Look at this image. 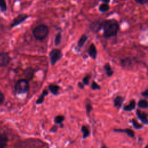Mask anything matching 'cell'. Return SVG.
<instances>
[{"instance_id":"cell-7","label":"cell","mask_w":148,"mask_h":148,"mask_svg":"<svg viewBox=\"0 0 148 148\" xmlns=\"http://www.w3.org/2000/svg\"><path fill=\"white\" fill-rule=\"evenodd\" d=\"M10 61V57L7 52H2L0 53V66H7Z\"/></svg>"},{"instance_id":"cell-26","label":"cell","mask_w":148,"mask_h":148,"mask_svg":"<svg viewBox=\"0 0 148 148\" xmlns=\"http://www.w3.org/2000/svg\"><path fill=\"white\" fill-rule=\"evenodd\" d=\"M0 10L2 12L7 10V4L5 0H0Z\"/></svg>"},{"instance_id":"cell-29","label":"cell","mask_w":148,"mask_h":148,"mask_svg":"<svg viewBox=\"0 0 148 148\" xmlns=\"http://www.w3.org/2000/svg\"><path fill=\"white\" fill-rule=\"evenodd\" d=\"M86 113L87 115L90 114V113L92 110V106L90 103H87L86 105Z\"/></svg>"},{"instance_id":"cell-16","label":"cell","mask_w":148,"mask_h":148,"mask_svg":"<svg viewBox=\"0 0 148 148\" xmlns=\"http://www.w3.org/2000/svg\"><path fill=\"white\" fill-rule=\"evenodd\" d=\"M48 88H49V90L50 91V92L54 95H58L59 90L60 88V86H58L57 84H49L48 86Z\"/></svg>"},{"instance_id":"cell-14","label":"cell","mask_w":148,"mask_h":148,"mask_svg":"<svg viewBox=\"0 0 148 148\" xmlns=\"http://www.w3.org/2000/svg\"><path fill=\"white\" fill-rule=\"evenodd\" d=\"M8 142V136L5 134H0V148H6Z\"/></svg>"},{"instance_id":"cell-9","label":"cell","mask_w":148,"mask_h":148,"mask_svg":"<svg viewBox=\"0 0 148 148\" xmlns=\"http://www.w3.org/2000/svg\"><path fill=\"white\" fill-rule=\"evenodd\" d=\"M97 53L98 52H97V50L95 44L94 43H91L88 50V56L93 60H95L97 57Z\"/></svg>"},{"instance_id":"cell-31","label":"cell","mask_w":148,"mask_h":148,"mask_svg":"<svg viewBox=\"0 0 148 148\" xmlns=\"http://www.w3.org/2000/svg\"><path fill=\"white\" fill-rule=\"evenodd\" d=\"M5 99V97L3 94L0 91V105L3 102Z\"/></svg>"},{"instance_id":"cell-19","label":"cell","mask_w":148,"mask_h":148,"mask_svg":"<svg viewBox=\"0 0 148 148\" xmlns=\"http://www.w3.org/2000/svg\"><path fill=\"white\" fill-rule=\"evenodd\" d=\"M62 32L61 31L58 32L54 36V44L56 46H58L61 42V39H62Z\"/></svg>"},{"instance_id":"cell-28","label":"cell","mask_w":148,"mask_h":148,"mask_svg":"<svg viewBox=\"0 0 148 148\" xmlns=\"http://www.w3.org/2000/svg\"><path fill=\"white\" fill-rule=\"evenodd\" d=\"M91 88L92 90H100L101 89V86L97 83H96L95 81H93L91 83Z\"/></svg>"},{"instance_id":"cell-2","label":"cell","mask_w":148,"mask_h":148,"mask_svg":"<svg viewBox=\"0 0 148 148\" xmlns=\"http://www.w3.org/2000/svg\"><path fill=\"white\" fill-rule=\"evenodd\" d=\"M49 33V27L47 25L43 24L37 25L32 31V34L34 38L39 41H42L47 37Z\"/></svg>"},{"instance_id":"cell-10","label":"cell","mask_w":148,"mask_h":148,"mask_svg":"<svg viewBox=\"0 0 148 148\" xmlns=\"http://www.w3.org/2000/svg\"><path fill=\"white\" fill-rule=\"evenodd\" d=\"M34 73L35 71L33 68L31 67L26 68L24 71V75L25 77V79H27V80H31L34 76Z\"/></svg>"},{"instance_id":"cell-37","label":"cell","mask_w":148,"mask_h":148,"mask_svg":"<svg viewBox=\"0 0 148 148\" xmlns=\"http://www.w3.org/2000/svg\"><path fill=\"white\" fill-rule=\"evenodd\" d=\"M145 148H147V145H146V146L145 147Z\"/></svg>"},{"instance_id":"cell-18","label":"cell","mask_w":148,"mask_h":148,"mask_svg":"<svg viewBox=\"0 0 148 148\" xmlns=\"http://www.w3.org/2000/svg\"><path fill=\"white\" fill-rule=\"evenodd\" d=\"M48 94H49V91L47 90H46V89L43 90L42 94L39 97V98H38L37 101H36V103L38 104V105L42 103L43 102L44 100H45V97L46 95H47Z\"/></svg>"},{"instance_id":"cell-1","label":"cell","mask_w":148,"mask_h":148,"mask_svg":"<svg viewBox=\"0 0 148 148\" xmlns=\"http://www.w3.org/2000/svg\"><path fill=\"white\" fill-rule=\"evenodd\" d=\"M120 29V25L115 18L105 19L102 20L103 37L105 39L116 36Z\"/></svg>"},{"instance_id":"cell-24","label":"cell","mask_w":148,"mask_h":148,"mask_svg":"<svg viewBox=\"0 0 148 148\" xmlns=\"http://www.w3.org/2000/svg\"><path fill=\"white\" fill-rule=\"evenodd\" d=\"M131 123H132L134 128L136 130H140V129H142L143 128V125L139 123H138V121L135 119H132V120H131Z\"/></svg>"},{"instance_id":"cell-23","label":"cell","mask_w":148,"mask_h":148,"mask_svg":"<svg viewBox=\"0 0 148 148\" xmlns=\"http://www.w3.org/2000/svg\"><path fill=\"white\" fill-rule=\"evenodd\" d=\"M138 106L142 109H147L148 107L147 101L145 99H140L138 102Z\"/></svg>"},{"instance_id":"cell-4","label":"cell","mask_w":148,"mask_h":148,"mask_svg":"<svg viewBox=\"0 0 148 148\" xmlns=\"http://www.w3.org/2000/svg\"><path fill=\"white\" fill-rule=\"evenodd\" d=\"M63 57L62 51L59 49H53L49 53L50 62L51 65H54Z\"/></svg>"},{"instance_id":"cell-11","label":"cell","mask_w":148,"mask_h":148,"mask_svg":"<svg viewBox=\"0 0 148 148\" xmlns=\"http://www.w3.org/2000/svg\"><path fill=\"white\" fill-rule=\"evenodd\" d=\"M113 131L115 132H123L125 133L128 136L133 138L135 136V133L133 130L130 129V128H126V129H114Z\"/></svg>"},{"instance_id":"cell-35","label":"cell","mask_w":148,"mask_h":148,"mask_svg":"<svg viewBox=\"0 0 148 148\" xmlns=\"http://www.w3.org/2000/svg\"><path fill=\"white\" fill-rule=\"evenodd\" d=\"M102 3H109L110 2V0H101Z\"/></svg>"},{"instance_id":"cell-33","label":"cell","mask_w":148,"mask_h":148,"mask_svg":"<svg viewBox=\"0 0 148 148\" xmlns=\"http://www.w3.org/2000/svg\"><path fill=\"white\" fill-rule=\"evenodd\" d=\"M141 94H142V96H143V97L147 98V97H148V90H147V89H146L144 91H143V92H142Z\"/></svg>"},{"instance_id":"cell-15","label":"cell","mask_w":148,"mask_h":148,"mask_svg":"<svg viewBox=\"0 0 148 148\" xmlns=\"http://www.w3.org/2000/svg\"><path fill=\"white\" fill-rule=\"evenodd\" d=\"M124 100V98L122 97L121 96H117L113 100L114 107L117 108V109H120L122 106Z\"/></svg>"},{"instance_id":"cell-17","label":"cell","mask_w":148,"mask_h":148,"mask_svg":"<svg viewBox=\"0 0 148 148\" xmlns=\"http://www.w3.org/2000/svg\"><path fill=\"white\" fill-rule=\"evenodd\" d=\"M103 69L105 71L106 74L108 77H111L113 74V71L109 62L106 63L103 66Z\"/></svg>"},{"instance_id":"cell-3","label":"cell","mask_w":148,"mask_h":148,"mask_svg":"<svg viewBox=\"0 0 148 148\" xmlns=\"http://www.w3.org/2000/svg\"><path fill=\"white\" fill-rule=\"evenodd\" d=\"M29 89L28 80L25 79L18 80L15 84L14 90L17 94H23L27 93Z\"/></svg>"},{"instance_id":"cell-20","label":"cell","mask_w":148,"mask_h":148,"mask_svg":"<svg viewBox=\"0 0 148 148\" xmlns=\"http://www.w3.org/2000/svg\"><path fill=\"white\" fill-rule=\"evenodd\" d=\"M110 9V6L108 3H102L99 5L98 7V10L101 13H105L108 12Z\"/></svg>"},{"instance_id":"cell-8","label":"cell","mask_w":148,"mask_h":148,"mask_svg":"<svg viewBox=\"0 0 148 148\" xmlns=\"http://www.w3.org/2000/svg\"><path fill=\"white\" fill-rule=\"evenodd\" d=\"M136 114L138 118L142 121V123H143L145 125H147L148 124L147 114L146 112H142L139 109H137Z\"/></svg>"},{"instance_id":"cell-36","label":"cell","mask_w":148,"mask_h":148,"mask_svg":"<svg viewBox=\"0 0 148 148\" xmlns=\"http://www.w3.org/2000/svg\"><path fill=\"white\" fill-rule=\"evenodd\" d=\"M101 148H108V147H106V146H105V145H102V146H101Z\"/></svg>"},{"instance_id":"cell-21","label":"cell","mask_w":148,"mask_h":148,"mask_svg":"<svg viewBox=\"0 0 148 148\" xmlns=\"http://www.w3.org/2000/svg\"><path fill=\"white\" fill-rule=\"evenodd\" d=\"M81 131L83 133V138L86 139L87 138L90 134V131L89 128L85 125H83L81 128Z\"/></svg>"},{"instance_id":"cell-5","label":"cell","mask_w":148,"mask_h":148,"mask_svg":"<svg viewBox=\"0 0 148 148\" xmlns=\"http://www.w3.org/2000/svg\"><path fill=\"white\" fill-rule=\"evenodd\" d=\"M30 17L29 15H28L27 14H24V13H21V14H19L17 17H16L13 21L12 22L10 28H13L20 24H21L22 23H23L24 21H25L28 18H29Z\"/></svg>"},{"instance_id":"cell-13","label":"cell","mask_w":148,"mask_h":148,"mask_svg":"<svg viewBox=\"0 0 148 148\" xmlns=\"http://www.w3.org/2000/svg\"><path fill=\"white\" fill-rule=\"evenodd\" d=\"M135 107H136V102L135 99H132L130 101L128 105H125L123 107V110L126 112H131L134 110L135 109Z\"/></svg>"},{"instance_id":"cell-34","label":"cell","mask_w":148,"mask_h":148,"mask_svg":"<svg viewBox=\"0 0 148 148\" xmlns=\"http://www.w3.org/2000/svg\"><path fill=\"white\" fill-rule=\"evenodd\" d=\"M77 86L80 88V89H84V85L83 84L82 82H79L77 83Z\"/></svg>"},{"instance_id":"cell-30","label":"cell","mask_w":148,"mask_h":148,"mask_svg":"<svg viewBox=\"0 0 148 148\" xmlns=\"http://www.w3.org/2000/svg\"><path fill=\"white\" fill-rule=\"evenodd\" d=\"M135 1L138 4H140L142 5H145L148 2V0H135Z\"/></svg>"},{"instance_id":"cell-27","label":"cell","mask_w":148,"mask_h":148,"mask_svg":"<svg viewBox=\"0 0 148 148\" xmlns=\"http://www.w3.org/2000/svg\"><path fill=\"white\" fill-rule=\"evenodd\" d=\"M90 77H91V76L90 75H87L82 79V83L84 86H87L88 84Z\"/></svg>"},{"instance_id":"cell-6","label":"cell","mask_w":148,"mask_h":148,"mask_svg":"<svg viewBox=\"0 0 148 148\" xmlns=\"http://www.w3.org/2000/svg\"><path fill=\"white\" fill-rule=\"evenodd\" d=\"M102 20L96 19L92 21L90 24V30L96 34L99 32L102 29Z\"/></svg>"},{"instance_id":"cell-12","label":"cell","mask_w":148,"mask_h":148,"mask_svg":"<svg viewBox=\"0 0 148 148\" xmlns=\"http://www.w3.org/2000/svg\"><path fill=\"white\" fill-rule=\"evenodd\" d=\"M88 36L87 34H83L77 41V46H76L77 47H78L79 49L83 47V46L84 45V44L86 43V42L88 40Z\"/></svg>"},{"instance_id":"cell-32","label":"cell","mask_w":148,"mask_h":148,"mask_svg":"<svg viewBox=\"0 0 148 148\" xmlns=\"http://www.w3.org/2000/svg\"><path fill=\"white\" fill-rule=\"evenodd\" d=\"M58 130V127L57 125H53L50 130V131L51 132H56Z\"/></svg>"},{"instance_id":"cell-22","label":"cell","mask_w":148,"mask_h":148,"mask_svg":"<svg viewBox=\"0 0 148 148\" xmlns=\"http://www.w3.org/2000/svg\"><path fill=\"white\" fill-rule=\"evenodd\" d=\"M120 64H121V65L122 66H124V67L129 66L132 64V60L130 58L127 57V58L121 60Z\"/></svg>"},{"instance_id":"cell-25","label":"cell","mask_w":148,"mask_h":148,"mask_svg":"<svg viewBox=\"0 0 148 148\" xmlns=\"http://www.w3.org/2000/svg\"><path fill=\"white\" fill-rule=\"evenodd\" d=\"M64 120H65V117H64V116H62V115H58V116H57L56 117H55L54 121V123L56 124H61L64 121Z\"/></svg>"}]
</instances>
